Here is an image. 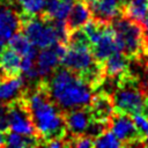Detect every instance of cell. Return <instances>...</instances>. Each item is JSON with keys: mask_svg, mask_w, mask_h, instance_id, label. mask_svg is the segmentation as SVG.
I'll list each match as a JSON object with an SVG mask.
<instances>
[{"mask_svg": "<svg viewBox=\"0 0 148 148\" xmlns=\"http://www.w3.org/2000/svg\"><path fill=\"white\" fill-rule=\"evenodd\" d=\"M24 97L43 146L49 140L67 138L64 111L51 98L44 79L37 81L31 89L25 90Z\"/></svg>", "mask_w": 148, "mask_h": 148, "instance_id": "1", "label": "cell"}, {"mask_svg": "<svg viewBox=\"0 0 148 148\" xmlns=\"http://www.w3.org/2000/svg\"><path fill=\"white\" fill-rule=\"evenodd\" d=\"M44 80L51 98L62 111L90 105L95 90L75 72L61 66Z\"/></svg>", "mask_w": 148, "mask_h": 148, "instance_id": "2", "label": "cell"}, {"mask_svg": "<svg viewBox=\"0 0 148 148\" xmlns=\"http://www.w3.org/2000/svg\"><path fill=\"white\" fill-rule=\"evenodd\" d=\"M110 25L114 34L118 51L123 52L131 60L139 61L148 59L145 53L143 28L141 23L121 15L116 17Z\"/></svg>", "mask_w": 148, "mask_h": 148, "instance_id": "3", "label": "cell"}, {"mask_svg": "<svg viewBox=\"0 0 148 148\" xmlns=\"http://www.w3.org/2000/svg\"><path fill=\"white\" fill-rule=\"evenodd\" d=\"M27 38L37 49L51 47L59 43V36L52 20L42 17L40 15H24L22 30Z\"/></svg>", "mask_w": 148, "mask_h": 148, "instance_id": "4", "label": "cell"}, {"mask_svg": "<svg viewBox=\"0 0 148 148\" xmlns=\"http://www.w3.org/2000/svg\"><path fill=\"white\" fill-rule=\"evenodd\" d=\"M110 120H111L110 128L112 133L120 140L123 147L145 146L143 134L136 127L132 114L114 110Z\"/></svg>", "mask_w": 148, "mask_h": 148, "instance_id": "5", "label": "cell"}, {"mask_svg": "<svg viewBox=\"0 0 148 148\" xmlns=\"http://www.w3.org/2000/svg\"><path fill=\"white\" fill-rule=\"evenodd\" d=\"M8 118L9 130H12L13 132L21 133L24 135L39 136L32 121L31 113L29 111L24 95L8 103Z\"/></svg>", "mask_w": 148, "mask_h": 148, "instance_id": "6", "label": "cell"}, {"mask_svg": "<svg viewBox=\"0 0 148 148\" xmlns=\"http://www.w3.org/2000/svg\"><path fill=\"white\" fill-rule=\"evenodd\" d=\"M24 14L14 7L12 0H0V44L5 45L22 30Z\"/></svg>", "mask_w": 148, "mask_h": 148, "instance_id": "7", "label": "cell"}, {"mask_svg": "<svg viewBox=\"0 0 148 148\" xmlns=\"http://www.w3.org/2000/svg\"><path fill=\"white\" fill-rule=\"evenodd\" d=\"M92 13V18L110 24L116 17L124 15V6L120 0H92L88 1Z\"/></svg>", "mask_w": 148, "mask_h": 148, "instance_id": "8", "label": "cell"}, {"mask_svg": "<svg viewBox=\"0 0 148 148\" xmlns=\"http://www.w3.org/2000/svg\"><path fill=\"white\" fill-rule=\"evenodd\" d=\"M64 114L67 134H69V136H79L84 134L90 120L92 119L89 106H81L64 111Z\"/></svg>", "mask_w": 148, "mask_h": 148, "instance_id": "9", "label": "cell"}, {"mask_svg": "<svg viewBox=\"0 0 148 148\" xmlns=\"http://www.w3.org/2000/svg\"><path fill=\"white\" fill-rule=\"evenodd\" d=\"M91 18H92V13L89 2L87 0H74L71 12L66 18V27L68 34L73 30L82 28Z\"/></svg>", "mask_w": 148, "mask_h": 148, "instance_id": "10", "label": "cell"}, {"mask_svg": "<svg viewBox=\"0 0 148 148\" xmlns=\"http://www.w3.org/2000/svg\"><path fill=\"white\" fill-rule=\"evenodd\" d=\"M91 49H92V53H94L96 60L101 64H103L104 60L108 57H110L113 52L118 51L114 34H113V30L110 24H108L104 28L101 37L97 39V42L95 44L91 45Z\"/></svg>", "mask_w": 148, "mask_h": 148, "instance_id": "11", "label": "cell"}, {"mask_svg": "<svg viewBox=\"0 0 148 148\" xmlns=\"http://www.w3.org/2000/svg\"><path fill=\"white\" fill-rule=\"evenodd\" d=\"M60 56L58 54L54 46L42 49L37 54L36 59V69L39 74V77L45 79L50 76L60 65Z\"/></svg>", "mask_w": 148, "mask_h": 148, "instance_id": "12", "label": "cell"}, {"mask_svg": "<svg viewBox=\"0 0 148 148\" xmlns=\"http://www.w3.org/2000/svg\"><path fill=\"white\" fill-rule=\"evenodd\" d=\"M130 60L131 59L127 56H125L123 52L120 51L113 52L102 64L104 77L116 81L118 77H120L124 73L128 71Z\"/></svg>", "mask_w": 148, "mask_h": 148, "instance_id": "13", "label": "cell"}, {"mask_svg": "<svg viewBox=\"0 0 148 148\" xmlns=\"http://www.w3.org/2000/svg\"><path fill=\"white\" fill-rule=\"evenodd\" d=\"M21 73V54L10 46L2 49L0 53V80L20 75Z\"/></svg>", "mask_w": 148, "mask_h": 148, "instance_id": "14", "label": "cell"}, {"mask_svg": "<svg viewBox=\"0 0 148 148\" xmlns=\"http://www.w3.org/2000/svg\"><path fill=\"white\" fill-rule=\"evenodd\" d=\"M25 92V80L23 76L16 75L0 80V102L9 103Z\"/></svg>", "mask_w": 148, "mask_h": 148, "instance_id": "15", "label": "cell"}, {"mask_svg": "<svg viewBox=\"0 0 148 148\" xmlns=\"http://www.w3.org/2000/svg\"><path fill=\"white\" fill-rule=\"evenodd\" d=\"M89 109L92 114V118L110 119L114 112V105L112 102L111 94L105 91H98L92 95Z\"/></svg>", "mask_w": 148, "mask_h": 148, "instance_id": "16", "label": "cell"}, {"mask_svg": "<svg viewBox=\"0 0 148 148\" xmlns=\"http://www.w3.org/2000/svg\"><path fill=\"white\" fill-rule=\"evenodd\" d=\"M73 2L67 0H45L43 12L39 14L47 20H66Z\"/></svg>", "mask_w": 148, "mask_h": 148, "instance_id": "17", "label": "cell"}, {"mask_svg": "<svg viewBox=\"0 0 148 148\" xmlns=\"http://www.w3.org/2000/svg\"><path fill=\"white\" fill-rule=\"evenodd\" d=\"M5 142L7 147L13 148H24V147H35L43 146V140L36 135H24L16 132H9L5 136Z\"/></svg>", "mask_w": 148, "mask_h": 148, "instance_id": "18", "label": "cell"}, {"mask_svg": "<svg viewBox=\"0 0 148 148\" xmlns=\"http://www.w3.org/2000/svg\"><path fill=\"white\" fill-rule=\"evenodd\" d=\"M124 15L142 24L148 16V0H128L124 6Z\"/></svg>", "mask_w": 148, "mask_h": 148, "instance_id": "19", "label": "cell"}, {"mask_svg": "<svg viewBox=\"0 0 148 148\" xmlns=\"http://www.w3.org/2000/svg\"><path fill=\"white\" fill-rule=\"evenodd\" d=\"M8 46H10L12 49H14L17 53L21 54V57L25 53H28L30 50H32L35 47V45L31 44V42L27 38V36L22 32L18 31L16 32L9 40H8Z\"/></svg>", "mask_w": 148, "mask_h": 148, "instance_id": "20", "label": "cell"}, {"mask_svg": "<svg viewBox=\"0 0 148 148\" xmlns=\"http://www.w3.org/2000/svg\"><path fill=\"white\" fill-rule=\"evenodd\" d=\"M110 125H111V120L110 119H96V118H92L90 120L84 134L95 140L97 136H99L101 134H103L104 132L110 130Z\"/></svg>", "mask_w": 148, "mask_h": 148, "instance_id": "21", "label": "cell"}, {"mask_svg": "<svg viewBox=\"0 0 148 148\" xmlns=\"http://www.w3.org/2000/svg\"><path fill=\"white\" fill-rule=\"evenodd\" d=\"M20 6L21 12L27 16L39 15L43 12L45 0H15Z\"/></svg>", "mask_w": 148, "mask_h": 148, "instance_id": "22", "label": "cell"}, {"mask_svg": "<svg viewBox=\"0 0 148 148\" xmlns=\"http://www.w3.org/2000/svg\"><path fill=\"white\" fill-rule=\"evenodd\" d=\"M94 147H101V148H105V147H111V148H119L123 147V143L120 142V140L112 133V131H106L103 134H101L99 136H97L94 140Z\"/></svg>", "mask_w": 148, "mask_h": 148, "instance_id": "23", "label": "cell"}, {"mask_svg": "<svg viewBox=\"0 0 148 148\" xmlns=\"http://www.w3.org/2000/svg\"><path fill=\"white\" fill-rule=\"evenodd\" d=\"M9 130V118H8V103L0 102V131L7 133Z\"/></svg>", "mask_w": 148, "mask_h": 148, "instance_id": "24", "label": "cell"}, {"mask_svg": "<svg viewBox=\"0 0 148 148\" xmlns=\"http://www.w3.org/2000/svg\"><path fill=\"white\" fill-rule=\"evenodd\" d=\"M142 28H143V42H145V53L148 57V16L146 17V20L142 23Z\"/></svg>", "mask_w": 148, "mask_h": 148, "instance_id": "25", "label": "cell"}, {"mask_svg": "<svg viewBox=\"0 0 148 148\" xmlns=\"http://www.w3.org/2000/svg\"><path fill=\"white\" fill-rule=\"evenodd\" d=\"M143 143H145V146H148V126L143 133Z\"/></svg>", "mask_w": 148, "mask_h": 148, "instance_id": "26", "label": "cell"}, {"mask_svg": "<svg viewBox=\"0 0 148 148\" xmlns=\"http://www.w3.org/2000/svg\"><path fill=\"white\" fill-rule=\"evenodd\" d=\"M6 146V142H5V135H3V132L0 131V147H3Z\"/></svg>", "mask_w": 148, "mask_h": 148, "instance_id": "27", "label": "cell"}, {"mask_svg": "<svg viewBox=\"0 0 148 148\" xmlns=\"http://www.w3.org/2000/svg\"><path fill=\"white\" fill-rule=\"evenodd\" d=\"M2 49H3V45H1V44H0V53H1V51H2Z\"/></svg>", "mask_w": 148, "mask_h": 148, "instance_id": "28", "label": "cell"}, {"mask_svg": "<svg viewBox=\"0 0 148 148\" xmlns=\"http://www.w3.org/2000/svg\"><path fill=\"white\" fill-rule=\"evenodd\" d=\"M120 1H121V2H123V3H126V2H127V1H128V0H120Z\"/></svg>", "mask_w": 148, "mask_h": 148, "instance_id": "29", "label": "cell"}, {"mask_svg": "<svg viewBox=\"0 0 148 148\" xmlns=\"http://www.w3.org/2000/svg\"><path fill=\"white\" fill-rule=\"evenodd\" d=\"M67 1H72V2H73V1H74V0H67Z\"/></svg>", "mask_w": 148, "mask_h": 148, "instance_id": "30", "label": "cell"}, {"mask_svg": "<svg viewBox=\"0 0 148 148\" xmlns=\"http://www.w3.org/2000/svg\"><path fill=\"white\" fill-rule=\"evenodd\" d=\"M87 1H92V0H87Z\"/></svg>", "mask_w": 148, "mask_h": 148, "instance_id": "31", "label": "cell"}]
</instances>
